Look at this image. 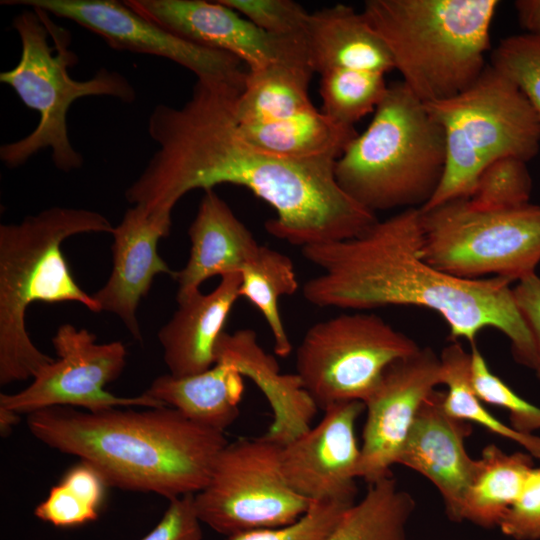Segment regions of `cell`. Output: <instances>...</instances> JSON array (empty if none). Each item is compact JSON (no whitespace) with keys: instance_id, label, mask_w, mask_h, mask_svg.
Instances as JSON below:
<instances>
[{"instance_id":"ac0fdd59","label":"cell","mask_w":540,"mask_h":540,"mask_svg":"<svg viewBox=\"0 0 540 540\" xmlns=\"http://www.w3.org/2000/svg\"><path fill=\"white\" fill-rule=\"evenodd\" d=\"M444 396L445 392L434 390L423 402L397 464L428 479L440 492L449 519L460 522L477 459L471 458L465 447L471 425L445 410Z\"/></svg>"},{"instance_id":"836d02e7","label":"cell","mask_w":540,"mask_h":540,"mask_svg":"<svg viewBox=\"0 0 540 540\" xmlns=\"http://www.w3.org/2000/svg\"><path fill=\"white\" fill-rule=\"evenodd\" d=\"M471 382L479 399L486 404L504 408L509 412L510 426L518 432L533 434L540 429V407L519 396L494 374L485 358L472 345Z\"/></svg>"},{"instance_id":"5b68a950","label":"cell","mask_w":540,"mask_h":540,"mask_svg":"<svg viewBox=\"0 0 540 540\" xmlns=\"http://www.w3.org/2000/svg\"><path fill=\"white\" fill-rule=\"evenodd\" d=\"M497 0H367L361 11L402 82L424 103L451 98L487 66Z\"/></svg>"},{"instance_id":"8992f818","label":"cell","mask_w":540,"mask_h":540,"mask_svg":"<svg viewBox=\"0 0 540 540\" xmlns=\"http://www.w3.org/2000/svg\"><path fill=\"white\" fill-rule=\"evenodd\" d=\"M368 127L335 164L340 188L375 213L424 207L435 194L446 162L441 126L402 82L388 85Z\"/></svg>"},{"instance_id":"f1b7e54d","label":"cell","mask_w":540,"mask_h":540,"mask_svg":"<svg viewBox=\"0 0 540 540\" xmlns=\"http://www.w3.org/2000/svg\"><path fill=\"white\" fill-rule=\"evenodd\" d=\"M440 358V384L447 391L444 408L454 418L481 425L490 432L521 445L533 458L540 460V436L524 434L492 415L477 396L471 382V354L453 341Z\"/></svg>"},{"instance_id":"f35d334b","label":"cell","mask_w":540,"mask_h":540,"mask_svg":"<svg viewBox=\"0 0 540 540\" xmlns=\"http://www.w3.org/2000/svg\"><path fill=\"white\" fill-rule=\"evenodd\" d=\"M515 303L529 328L535 347L533 370L540 379V276L533 274L512 287Z\"/></svg>"},{"instance_id":"2e32d148","label":"cell","mask_w":540,"mask_h":540,"mask_svg":"<svg viewBox=\"0 0 540 540\" xmlns=\"http://www.w3.org/2000/svg\"><path fill=\"white\" fill-rule=\"evenodd\" d=\"M364 409L361 401L329 406L316 426L282 446L281 469L298 495L310 502L355 503L361 456L355 423Z\"/></svg>"},{"instance_id":"4dcf8cb0","label":"cell","mask_w":540,"mask_h":540,"mask_svg":"<svg viewBox=\"0 0 540 540\" xmlns=\"http://www.w3.org/2000/svg\"><path fill=\"white\" fill-rule=\"evenodd\" d=\"M320 76V111L346 126L374 112L388 88L385 74L378 72L334 69Z\"/></svg>"},{"instance_id":"e0dca14e","label":"cell","mask_w":540,"mask_h":540,"mask_svg":"<svg viewBox=\"0 0 540 540\" xmlns=\"http://www.w3.org/2000/svg\"><path fill=\"white\" fill-rule=\"evenodd\" d=\"M171 225L172 216L150 212L142 205L128 208L112 233L111 274L92 295L101 312L117 315L138 342L143 341L136 315L141 299L156 275L175 274L157 249L159 240L169 236Z\"/></svg>"},{"instance_id":"e575fe53","label":"cell","mask_w":540,"mask_h":540,"mask_svg":"<svg viewBox=\"0 0 540 540\" xmlns=\"http://www.w3.org/2000/svg\"><path fill=\"white\" fill-rule=\"evenodd\" d=\"M353 504L311 502L308 510L290 524L235 534L227 540H325Z\"/></svg>"},{"instance_id":"30bf717a","label":"cell","mask_w":540,"mask_h":540,"mask_svg":"<svg viewBox=\"0 0 540 540\" xmlns=\"http://www.w3.org/2000/svg\"><path fill=\"white\" fill-rule=\"evenodd\" d=\"M420 349L373 313H342L308 328L296 350V374L318 409L365 403L395 361Z\"/></svg>"},{"instance_id":"603a6c76","label":"cell","mask_w":540,"mask_h":540,"mask_svg":"<svg viewBox=\"0 0 540 540\" xmlns=\"http://www.w3.org/2000/svg\"><path fill=\"white\" fill-rule=\"evenodd\" d=\"M243 392V376L231 365L216 362L190 376L160 375L143 393L193 422L224 433L239 417Z\"/></svg>"},{"instance_id":"ab89813d","label":"cell","mask_w":540,"mask_h":540,"mask_svg":"<svg viewBox=\"0 0 540 540\" xmlns=\"http://www.w3.org/2000/svg\"><path fill=\"white\" fill-rule=\"evenodd\" d=\"M517 18L526 33L540 37V0L514 2Z\"/></svg>"},{"instance_id":"1f68e13d","label":"cell","mask_w":540,"mask_h":540,"mask_svg":"<svg viewBox=\"0 0 540 540\" xmlns=\"http://www.w3.org/2000/svg\"><path fill=\"white\" fill-rule=\"evenodd\" d=\"M531 192L532 178L527 162L503 157L480 172L466 199L477 209H505L528 203Z\"/></svg>"},{"instance_id":"8d00e7d4","label":"cell","mask_w":540,"mask_h":540,"mask_svg":"<svg viewBox=\"0 0 540 540\" xmlns=\"http://www.w3.org/2000/svg\"><path fill=\"white\" fill-rule=\"evenodd\" d=\"M498 527L514 540H540V467L531 470L518 499Z\"/></svg>"},{"instance_id":"ba28073f","label":"cell","mask_w":540,"mask_h":540,"mask_svg":"<svg viewBox=\"0 0 540 540\" xmlns=\"http://www.w3.org/2000/svg\"><path fill=\"white\" fill-rule=\"evenodd\" d=\"M441 126L446 147L442 180L426 210L467 198L491 162L513 157L525 162L540 149V123L521 90L490 64L457 95L425 103Z\"/></svg>"},{"instance_id":"8fae6325","label":"cell","mask_w":540,"mask_h":540,"mask_svg":"<svg viewBox=\"0 0 540 540\" xmlns=\"http://www.w3.org/2000/svg\"><path fill=\"white\" fill-rule=\"evenodd\" d=\"M282 445L264 435L228 442L205 487L194 494L200 521L227 537L290 524L311 502L287 483Z\"/></svg>"},{"instance_id":"52a82bcc","label":"cell","mask_w":540,"mask_h":540,"mask_svg":"<svg viewBox=\"0 0 540 540\" xmlns=\"http://www.w3.org/2000/svg\"><path fill=\"white\" fill-rule=\"evenodd\" d=\"M23 10L12 21L21 43L18 63L0 73L26 107L39 114L35 129L25 137L0 147V159L9 168L25 164L49 149L55 167L63 172L79 169L84 158L71 144L67 115L82 97L108 96L131 103L136 92L121 73L101 68L91 78L76 80L69 69L78 61L69 48L70 34L38 8Z\"/></svg>"},{"instance_id":"ffe728a7","label":"cell","mask_w":540,"mask_h":540,"mask_svg":"<svg viewBox=\"0 0 540 540\" xmlns=\"http://www.w3.org/2000/svg\"><path fill=\"white\" fill-rule=\"evenodd\" d=\"M240 284V273L226 274L211 292L198 291L177 301V310L157 334L169 374L190 376L215 365L216 345L240 298Z\"/></svg>"},{"instance_id":"d6986e66","label":"cell","mask_w":540,"mask_h":540,"mask_svg":"<svg viewBox=\"0 0 540 540\" xmlns=\"http://www.w3.org/2000/svg\"><path fill=\"white\" fill-rule=\"evenodd\" d=\"M215 355L216 362L231 365L253 381L268 400L273 420L265 437L284 446L311 428L317 405L296 373H281L276 359L258 343L255 331H224Z\"/></svg>"},{"instance_id":"44dd1931","label":"cell","mask_w":540,"mask_h":540,"mask_svg":"<svg viewBox=\"0 0 540 540\" xmlns=\"http://www.w3.org/2000/svg\"><path fill=\"white\" fill-rule=\"evenodd\" d=\"M188 235L189 258L172 277L178 284L177 301L200 291L213 276L240 273L261 246L214 189L204 191Z\"/></svg>"},{"instance_id":"7402d4cb","label":"cell","mask_w":540,"mask_h":540,"mask_svg":"<svg viewBox=\"0 0 540 540\" xmlns=\"http://www.w3.org/2000/svg\"><path fill=\"white\" fill-rule=\"evenodd\" d=\"M306 43L310 64L320 75L334 69L382 74L395 69L386 44L363 13L345 4L310 12Z\"/></svg>"},{"instance_id":"60d3db41","label":"cell","mask_w":540,"mask_h":540,"mask_svg":"<svg viewBox=\"0 0 540 540\" xmlns=\"http://www.w3.org/2000/svg\"><path fill=\"white\" fill-rule=\"evenodd\" d=\"M20 413L0 407V433L6 437L20 421Z\"/></svg>"},{"instance_id":"277c9868","label":"cell","mask_w":540,"mask_h":540,"mask_svg":"<svg viewBox=\"0 0 540 540\" xmlns=\"http://www.w3.org/2000/svg\"><path fill=\"white\" fill-rule=\"evenodd\" d=\"M101 213L54 206L20 223L0 225V384L33 378L55 359L40 351L26 328L35 302H77L101 312L92 295L75 281L62 243L83 233H113Z\"/></svg>"},{"instance_id":"7a4b0ae2","label":"cell","mask_w":540,"mask_h":540,"mask_svg":"<svg viewBox=\"0 0 540 540\" xmlns=\"http://www.w3.org/2000/svg\"><path fill=\"white\" fill-rule=\"evenodd\" d=\"M421 248L419 208L376 220L352 238L302 247V256L320 269L304 283L303 296L320 308L430 309L447 323L453 341L472 345L480 331L494 328L509 339L514 359L533 369L534 342L515 303L512 281L450 275L429 264Z\"/></svg>"},{"instance_id":"9a60e30c","label":"cell","mask_w":540,"mask_h":540,"mask_svg":"<svg viewBox=\"0 0 540 540\" xmlns=\"http://www.w3.org/2000/svg\"><path fill=\"white\" fill-rule=\"evenodd\" d=\"M437 385L440 358L431 348H420L388 366L364 403L358 478L370 485L391 476L418 411Z\"/></svg>"},{"instance_id":"484cf974","label":"cell","mask_w":540,"mask_h":540,"mask_svg":"<svg viewBox=\"0 0 540 540\" xmlns=\"http://www.w3.org/2000/svg\"><path fill=\"white\" fill-rule=\"evenodd\" d=\"M314 73L310 65L291 63L247 70L244 87L234 104L237 122H274L316 108L309 96Z\"/></svg>"},{"instance_id":"9c48e42d","label":"cell","mask_w":540,"mask_h":540,"mask_svg":"<svg viewBox=\"0 0 540 540\" xmlns=\"http://www.w3.org/2000/svg\"><path fill=\"white\" fill-rule=\"evenodd\" d=\"M422 257L463 279L521 281L540 263V205L482 210L458 198L421 210Z\"/></svg>"},{"instance_id":"cb8c5ba5","label":"cell","mask_w":540,"mask_h":540,"mask_svg":"<svg viewBox=\"0 0 540 540\" xmlns=\"http://www.w3.org/2000/svg\"><path fill=\"white\" fill-rule=\"evenodd\" d=\"M238 125L255 148L289 160L338 159L358 135L354 126L339 124L317 108L279 121Z\"/></svg>"},{"instance_id":"3957f363","label":"cell","mask_w":540,"mask_h":540,"mask_svg":"<svg viewBox=\"0 0 540 540\" xmlns=\"http://www.w3.org/2000/svg\"><path fill=\"white\" fill-rule=\"evenodd\" d=\"M26 423L48 447L91 465L108 487L168 500L202 490L228 443L223 432L169 406L96 412L52 406L27 414Z\"/></svg>"},{"instance_id":"4fadbf2b","label":"cell","mask_w":540,"mask_h":540,"mask_svg":"<svg viewBox=\"0 0 540 540\" xmlns=\"http://www.w3.org/2000/svg\"><path fill=\"white\" fill-rule=\"evenodd\" d=\"M1 4L41 9L77 23L115 50L165 58L188 69L197 79L244 87L247 68L237 57L180 38L142 17L124 1L3 0Z\"/></svg>"},{"instance_id":"f546056e","label":"cell","mask_w":540,"mask_h":540,"mask_svg":"<svg viewBox=\"0 0 540 540\" xmlns=\"http://www.w3.org/2000/svg\"><path fill=\"white\" fill-rule=\"evenodd\" d=\"M107 484L89 464L80 461L53 486L34 510L35 516L56 527H76L99 516Z\"/></svg>"},{"instance_id":"7c38bea8","label":"cell","mask_w":540,"mask_h":540,"mask_svg":"<svg viewBox=\"0 0 540 540\" xmlns=\"http://www.w3.org/2000/svg\"><path fill=\"white\" fill-rule=\"evenodd\" d=\"M58 359L43 366L23 390L0 394V407L32 413L52 406L84 408L96 412L110 408L166 406L144 393L116 396L105 386L126 366L127 350L121 341L96 343V335L70 323L58 327L52 338Z\"/></svg>"},{"instance_id":"4316f807","label":"cell","mask_w":540,"mask_h":540,"mask_svg":"<svg viewBox=\"0 0 540 540\" xmlns=\"http://www.w3.org/2000/svg\"><path fill=\"white\" fill-rule=\"evenodd\" d=\"M415 500L386 477L370 484L325 540H406V528L415 510Z\"/></svg>"},{"instance_id":"6da1fadb","label":"cell","mask_w":540,"mask_h":540,"mask_svg":"<svg viewBox=\"0 0 540 540\" xmlns=\"http://www.w3.org/2000/svg\"><path fill=\"white\" fill-rule=\"evenodd\" d=\"M242 89L197 79L182 106H155L148 134L158 149L125 190V199L172 216L177 202L192 190L242 186L274 209L266 231L301 248L349 239L373 224L375 213L338 185V159L279 158L245 140L234 113Z\"/></svg>"},{"instance_id":"83f0119b","label":"cell","mask_w":540,"mask_h":540,"mask_svg":"<svg viewBox=\"0 0 540 540\" xmlns=\"http://www.w3.org/2000/svg\"><path fill=\"white\" fill-rule=\"evenodd\" d=\"M239 296L263 316L274 341L277 356L288 357L292 345L281 319L279 300L296 293L299 283L292 260L280 251L261 245L258 253L240 271Z\"/></svg>"},{"instance_id":"d4e9b609","label":"cell","mask_w":540,"mask_h":540,"mask_svg":"<svg viewBox=\"0 0 540 540\" xmlns=\"http://www.w3.org/2000/svg\"><path fill=\"white\" fill-rule=\"evenodd\" d=\"M534 468L529 453H507L495 444L486 445L463 501L460 522L483 528L499 526L518 499Z\"/></svg>"},{"instance_id":"d590c367","label":"cell","mask_w":540,"mask_h":540,"mask_svg":"<svg viewBox=\"0 0 540 540\" xmlns=\"http://www.w3.org/2000/svg\"><path fill=\"white\" fill-rule=\"evenodd\" d=\"M266 33L306 37L310 12L291 0H219Z\"/></svg>"},{"instance_id":"d6a6232c","label":"cell","mask_w":540,"mask_h":540,"mask_svg":"<svg viewBox=\"0 0 540 540\" xmlns=\"http://www.w3.org/2000/svg\"><path fill=\"white\" fill-rule=\"evenodd\" d=\"M490 65L521 90L540 123V37L523 33L502 39Z\"/></svg>"},{"instance_id":"5bb4252c","label":"cell","mask_w":540,"mask_h":540,"mask_svg":"<svg viewBox=\"0 0 540 540\" xmlns=\"http://www.w3.org/2000/svg\"><path fill=\"white\" fill-rule=\"evenodd\" d=\"M124 2L142 17L180 38L234 55L247 70H257L273 63L311 66L306 37L266 33L220 1Z\"/></svg>"},{"instance_id":"74e56055","label":"cell","mask_w":540,"mask_h":540,"mask_svg":"<svg viewBox=\"0 0 540 540\" xmlns=\"http://www.w3.org/2000/svg\"><path fill=\"white\" fill-rule=\"evenodd\" d=\"M194 494L169 500L168 508L154 529L141 540H202L203 533Z\"/></svg>"}]
</instances>
